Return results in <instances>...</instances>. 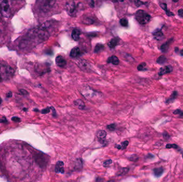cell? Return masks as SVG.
Wrapping results in <instances>:
<instances>
[{"mask_svg":"<svg viewBox=\"0 0 183 182\" xmlns=\"http://www.w3.org/2000/svg\"><path fill=\"white\" fill-rule=\"evenodd\" d=\"M14 74L15 70L11 67L4 64H0V82L11 79Z\"/></svg>","mask_w":183,"mask_h":182,"instance_id":"1","label":"cell"},{"mask_svg":"<svg viewBox=\"0 0 183 182\" xmlns=\"http://www.w3.org/2000/svg\"><path fill=\"white\" fill-rule=\"evenodd\" d=\"M135 17L137 21L141 25H146L151 19V16L142 10L137 11L135 14Z\"/></svg>","mask_w":183,"mask_h":182,"instance_id":"2","label":"cell"},{"mask_svg":"<svg viewBox=\"0 0 183 182\" xmlns=\"http://www.w3.org/2000/svg\"><path fill=\"white\" fill-rule=\"evenodd\" d=\"M10 3L8 1H0V12L5 17H9L11 15Z\"/></svg>","mask_w":183,"mask_h":182,"instance_id":"3","label":"cell"},{"mask_svg":"<svg viewBox=\"0 0 183 182\" xmlns=\"http://www.w3.org/2000/svg\"><path fill=\"white\" fill-rule=\"evenodd\" d=\"M35 161L41 168H44L48 163V160L46 156L41 153H37L34 157Z\"/></svg>","mask_w":183,"mask_h":182,"instance_id":"4","label":"cell"},{"mask_svg":"<svg viewBox=\"0 0 183 182\" xmlns=\"http://www.w3.org/2000/svg\"><path fill=\"white\" fill-rule=\"evenodd\" d=\"M81 92L82 96L86 99H91L95 97L99 94L98 92L88 87L83 88Z\"/></svg>","mask_w":183,"mask_h":182,"instance_id":"5","label":"cell"},{"mask_svg":"<svg viewBox=\"0 0 183 182\" xmlns=\"http://www.w3.org/2000/svg\"><path fill=\"white\" fill-rule=\"evenodd\" d=\"M65 10L69 16L73 17L76 15L77 7L74 1H68L65 4Z\"/></svg>","mask_w":183,"mask_h":182,"instance_id":"6","label":"cell"},{"mask_svg":"<svg viewBox=\"0 0 183 182\" xmlns=\"http://www.w3.org/2000/svg\"><path fill=\"white\" fill-rule=\"evenodd\" d=\"M55 1H43L40 2L39 5L40 9L44 12H47L51 9L54 4H55Z\"/></svg>","mask_w":183,"mask_h":182,"instance_id":"7","label":"cell"},{"mask_svg":"<svg viewBox=\"0 0 183 182\" xmlns=\"http://www.w3.org/2000/svg\"><path fill=\"white\" fill-rule=\"evenodd\" d=\"M107 136V132L103 130H99L96 133V137L98 138L101 144H103L106 140Z\"/></svg>","mask_w":183,"mask_h":182,"instance_id":"8","label":"cell"},{"mask_svg":"<svg viewBox=\"0 0 183 182\" xmlns=\"http://www.w3.org/2000/svg\"><path fill=\"white\" fill-rule=\"evenodd\" d=\"M172 71H173V67L171 66H165L160 69L159 72H158V75L160 76L163 75L165 74L171 73Z\"/></svg>","mask_w":183,"mask_h":182,"instance_id":"9","label":"cell"},{"mask_svg":"<svg viewBox=\"0 0 183 182\" xmlns=\"http://www.w3.org/2000/svg\"><path fill=\"white\" fill-rule=\"evenodd\" d=\"M55 62L56 65L60 67H64L66 64V60L62 56H58L57 57H56Z\"/></svg>","mask_w":183,"mask_h":182,"instance_id":"10","label":"cell"},{"mask_svg":"<svg viewBox=\"0 0 183 182\" xmlns=\"http://www.w3.org/2000/svg\"><path fill=\"white\" fill-rule=\"evenodd\" d=\"M153 35L154 36L155 39L160 41V40H162L165 36L162 30L160 29H156L153 32Z\"/></svg>","mask_w":183,"mask_h":182,"instance_id":"11","label":"cell"},{"mask_svg":"<svg viewBox=\"0 0 183 182\" xmlns=\"http://www.w3.org/2000/svg\"><path fill=\"white\" fill-rule=\"evenodd\" d=\"M173 38H171L170 40H169L167 42H166L165 43H164L161 45L160 48V50L163 53H165L167 52L169 48V47H170V45L171 44V43L173 42Z\"/></svg>","mask_w":183,"mask_h":182,"instance_id":"12","label":"cell"},{"mask_svg":"<svg viewBox=\"0 0 183 182\" xmlns=\"http://www.w3.org/2000/svg\"><path fill=\"white\" fill-rule=\"evenodd\" d=\"M55 171L56 173H60L61 174L64 173V163L62 161H58L55 165Z\"/></svg>","mask_w":183,"mask_h":182,"instance_id":"13","label":"cell"},{"mask_svg":"<svg viewBox=\"0 0 183 182\" xmlns=\"http://www.w3.org/2000/svg\"><path fill=\"white\" fill-rule=\"evenodd\" d=\"M119 39L118 37H115V38H113L110 40L108 43V45L109 48L112 49V48H114L117 46V45L119 43Z\"/></svg>","mask_w":183,"mask_h":182,"instance_id":"14","label":"cell"},{"mask_svg":"<svg viewBox=\"0 0 183 182\" xmlns=\"http://www.w3.org/2000/svg\"><path fill=\"white\" fill-rule=\"evenodd\" d=\"M80 31L79 29L77 28L74 29L72 32L71 36L74 41H78L80 39Z\"/></svg>","mask_w":183,"mask_h":182,"instance_id":"15","label":"cell"},{"mask_svg":"<svg viewBox=\"0 0 183 182\" xmlns=\"http://www.w3.org/2000/svg\"><path fill=\"white\" fill-rule=\"evenodd\" d=\"M107 63L109 64L111 63L115 65H117L119 63V60L116 56H112L108 59Z\"/></svg>","mask_w":183,"mask_h":182,"instance_id":"16","label":"cell"},{"mask_svg":"<svg viewBox=\"0 0 183 182\" xmlns=\"http://www.w3.org/2000/svg\"><path fill=\"white\" fill-rule=\"evenodd\" d=\"M80 54V50L78 47L73 48L70 52V56L72 58H76L79 56Z\"/></svg>","mask_w":183,"mask_h":182,"instance_id":"17","label":"cell"},{"mask_svg":"<svg viewBox=\"0 0 183 182\" xmlns=\"http://www.w3.org/2000/svg\"><path fill=\"white\" fill-rule=\"evenodd\" d=\"M161 8H162V9L165 10V13L168 16H169V17H170V16H174V13L170 11H169L167 9V4H166V3H161L160 4Z\"/></svg>","mask_w":183,"mask_h":182,"instance_id":"18","label":"cell"},{"mask_svg":"<svg viewBox=\"0 0 183 182\" xmlns=\"http://www.w3.org/2000/svg\"><path fill=\"white\" fill-rule=\"evenodd\" d=\"M177 96H178V92H177L176 91H174L173 93H172L170 97L166 100V101H165L166 103L169 104V103H173V101L176 99Z\"/></svg>","mask_w":183,"mask_h":182,"instance_id":"19","label":"cell"},{"mask_svg":"<svg viewBox=\"0 0 183 182\" xmlns=\"http://www.w3.org/2000/svg\"><path fill=\"white\" fill-rule=\"evenodd\" d=\"M78 66L83 70H85V69L89 68V67H88V66H89L88 64L84 60H81L79 61Z\"/></svg>","mask_w":183,"mask_h":182,"instance_id":"20","label":"cell"},{"mask_svg":"<svg viewBox=\"0 0 183 182\" xmlns=\"http://www.w3.org/2000/svg\"><path fill=\"white\" fill-rule=\"evenodd\" d=\"M74 104L75 105H76L78 107V108L79 109H83L85 108V103H84V101L80 99L76 100L74 101Z\"/></svg>","mask_w":183,"mask_h":182,"instance_id":"21","label":"cell"},{"mask_svg":"<svg viewBox=\"0 0 183 182\" xmlns=\"http://www.w3.org/2000/svg\"><path fill=\"white\" fill-rule=\"evenodd\" d=\"M163 171V168L162 167H160L158 168H155L153 172H154V174L156 177H160V176L162 175Z\"/></svg>","mask_w":183,"mask_h":182,"instance_id":"22","label":"cell"},{"mask_svg":"<svg viewBox=\"0 0 183 182\" xmlns=\"http://www.w3.org/2000/svg\"><path fill=\"white\" fill-rule=\"evenodd\" d=\"M167 61V59L166 57L164 55H161L157 59L156 62L160 65H162V64H165Z\"/></svg>","mask_w":183,"mask_h":182,"instance_id":"23","label":"cell"},{"mask_svg":"<svg viewBox=\"0 0 183 182\" xmlns=\"http://www.w3.org/2000/svg\"><path fill=\"white\" fill-rule=\"evenodd\" d=\"M74 168L75 169L79 170V169H82V159H77V161L75 162V165H74Z\"/></svg>","mask_w":183,"mask_h":182,"instance_id":"24","label":"cell"},{"mask_svg":"<svg viewBox=\"0 0 183 182\" xmlns=\"http://www.w3.org/2000/svg\"><path fill=\"white\" fill-rule=\"evenodd\" d=\"M103 49H104V45L103 44L101 43H98L95 45V49H94V52L98 53L99 52L101 51Z\"/></svg>","mask_w":183,"mask_h":182,"instance_id":"25","label":"cell"},{"mask_svg":"<svg viewBox=\"0 0 183 182\" xmlns=\"http://www.w3.org/2000/svg\"><path fill=\"white\" fill-rule=\"evenodd\" d=\"M82 23L85 24L90 25V24H92L94 23V20L89 17H85L83 18Z\"/></svg>","mask_w":183,"mask_h":182,"instance_id":"26","label":"cell"},{"mask_svg":"<svg viewBox=\"0 0 183 182\" xmlns=\"http://www.w3.org/2000/svg\"><path fill=\"white\" fill-rule=\"evenodd\" d=\"M146 64L145 63H142L137 67V69H138V71H145L146 70Z\"/></svg>","mask_w":183,"mask_h":182,"instance_id":"27","label":"cell"},{"mask_svg":"<svg viewBox=\"0 0 183 182\" xmlns=\"http://www.w3.org/2000/svg\"><path fill=\"white\" fill-rule=\"evenodd\" d=\"M128 20L127 19L125 18L121 19L120 20V24L123 27H127L128 26Z\"/></svg>","mask_w":183,"mask_h":182,"instance_id":"28","label":"cell"},{"mask_svg":"<svg viewBox=\"0 0 183 182\" xmlns=\"http://www.w3.org/2000/svg\"><path fill=\"white\" fill-rule=\"evenodd\" d=\"M116 125L114 124H110L107 126L108 129H109L110 131H114L116 129Z\"/></svg>","mask_w":183,"mask_h":182,"instance_id":"29","label":"cell"},{"mask_svg":"<svg viewBox=\"0 0 183 182\" xmlns=\"http://www.w3.org/2000/svg\"><path fill=\"white\" fill-rule=\"evenodd\" d=\"M128 145V141H124L122 143V144H120V146H121V149H124L126 148Z\"/></svg>","mask_w":183,"mask_h":182,"instance_id":"30","label":"cell"},{"mask_svg":"<svg viewBox=\"0 0 183 182\" xmlns=\"http://www.w3.org/2000/svg\"><path fill=\"white\" fill-rule=\"evenodd\" d=\"M112 160H106V161H105L103 163V166L105 167H108L109 165H111L112 164Z\"/></svg>","mask_w":183,"mask_h":182,"instance_id":"31","label":"cell"},{"mask_svg":"<svg viewBox=\"0 0 183 182\" xmlns=\"http://www.w3.org/2000/svg\"><path fill=\"white\" fill-rule=\"evenodd\" d=\"M130 160L132 161H137V160L138 159V157H137V155H132L130 157Z\"/></svg>","mask_w":183,"mask_h":182,"instance_id":"32","label":"cell"},{"mask_svg":"<svg viewBox=\"0 0 183 182\" xmlns=\"http://www.w3.org/2000/svg\"><path fill=\"white\" fill-rule=\"evenodd\" d=\"M178 148L177 145L176 144H167L166 145V148L167 149H171V148H174V149H176Z\"/></svg>","mask_w":183,"mask_h":182,"instance_id":"33","label":"cell"},{"mask_svg":"<svg viewBox=\"0 0 183 182\" xmlns=\"http://www.w3.org/2000/svg\"><path fill=\"white\" fill-rule=\"evenodd\" d=\"M174 114H179L181 116H183V112H182L181 109H176V110L174 111Z\"/></svg>","mask_w":183,"mask_h":182,"instance_id":"34","label":"cell"},{"mask_svg":"<svg viewBox=\"0 0 183 182\" xmlns=\"http://www.w3.org/2000/svg\"><path fill=\"white\" fill-rule=\"evenodd\" d=\"M12 121L16 122H19L21 121V119L19 118V117H17V116H13L11 118Z\"/></svg>","mask_w":183,"mask_h":182,"instance_id":"35","label":"cell"},{"mask_svg":"<svg viewBox=\"0 0 183 182\" xmlns=\"http://www.w3.org/2000/svg\"><path fill=\"white\" fill-rule=\"evenodd\" d=\"M19 92H20V93L21 95H24V96H26V95H28V92L25 89H20L19 90Z\"/></svg>","mask_w":183,"mask_h":182,"instance_id":"36","label":"cell"},{"mask_svg":"<svg viewBox=\"0 0 183 182\" xmlns=\"http://www.w3.org/2000/svg\"><path fill=\"white\" fill-rule=\"evenodd\" d=\"M50 112V108H47L44 109H42L41 111V113L42 114H47L48 113Z\"/></svg>","mask_w":183,"mask_h":182,"instance_id":"37","label":"cell"},{"mask_svg":"<svg viewBox=\"0 0 183 182\" xmlns=\"http://www.w3.org/2000/svg\"><path fill=\"white\" fill-rule=\"evenodd\" d=\"M134 3H135V4H136L137 7H140V6H141V5L145 4L144 2H142L141 1H134Z\"/></svg>","mask_w":183,"mask_h":182,"instance_id":"38","label":"cell"},{"mask_svg":"<svg viewBox=\"0 0 183 182\" xmlns=\"http://www.w3.org/2000/svg\"><path fill=\"white\" fill-rule=\"evenodd\" d=\"M3 32V24L2 23V21H0V36L2 34Z\"/></svg>","mask_w":183,"mask_h":182,"instance_id":"39","label":"cell"},{"mask_svg":"<svg viewBox=\"0 0 183 182\" xmlns=\"http://www.w3.org/2000/svg\"><path fill=\"white\" fill-rule=\"evenodd\" d=\"M178 14L180 16V17H182V18H183V9H179L178 11Z\"/></svg>","mask_w":183,"mask_h":182,"instance_id":"40","label":"cell"},{"mask_svg":"<svg viewBox=\"0 0 183 182\" xmlns=\"http://www.w3.org/2000/svg\"><path fill=\"white\" fill-rule=\"evenodd\" d=\"M163 137L164 138H165V140H168V139L170 137V136H169V135H168V133L167 132H164L163 133Z\"/></svg>","mask_w":183,"mask_h":182,"instance_id":"41","label":"cell"},{"mask_svg":"<svg viewBox=\"0 0 183 182\" xmlns=\"http://www.w3.org/2000/svg\"><path fill=\"white\" fill-rule=\"evenodd\" d=\"M12 93L11 91L9 92L7 94V98H11V97H12Z\"/></svg>","mask_w":183,"mask_h":182,"instance_id":"42","label":"cell"},{"mask_svg":"<svg viewBox=\"0 0 183 182\" xmlns=\"http://www.w3.org/2000/svg\"><path fill=\"white\" fill-rule=\"evenodd\" d=\"M89 5H90V6L91 7H92V8L94 7V5H94V1H91Z\"/></svg>","mask_w":183,"mask_h":182,"instance_id":"43","label":"cell"},{"mask_svg":"<svg viewBox=\"0 0 183 182\" xmlns=\"http://www.w3.org/2000/svg\"><path fill=\"white\" fill-rule=\"evenodd\" d=\"M7 120L5 119H0V123H5V122H7Z\"/></svg>","mask_w":183,"mask_h":182,"instance_id":"44","label":"cell"},{"mask_svg":"<svg viewBox=\"0 0 183 182\" xmlns=\"http://www.w3.org/2000/svg\"><path fill=\"white\" fill-rule=\"evenodd\" d=\"M50 108L52 109V110H53V116H55V115H56V112H55V110L54 108H53V107H51Z\"/></svg>","mask_w":183,"mask_h":182,"instance_id":"45","label":"cell"},{"mask_svg":"<svg viewBox=\"0 0 183 182\" xmlns=\"http://www.w3.org/2000/svg\"><path fill=\"white\" fill-rule=\"evenodd\" d=\"M174 51H175V52H178V51H179V49H178V48L176 47V48H175V49H174Z\"/></svg>","mask_w":183,"mask_h":182,"instance_id":"46","label":"cell"},{"mask_svg":"<svg viewBox=\"0 0 183 182\" xmlns=\"http://www.w3.org/2000/svg\"><path fill=\"white\" fill-rule=\"evenodd\" d=\"M180 55H181L182 56H183V49L181 50V51H180Z\"/></svg>","mask_w":183,"mask_h":182,"instance_id":"47","label":"cell"},{"mask_svg":"<svg viewBox=\"0 0 183 182\" xmlns=\"http://www.w3.org/2000/svg\"><path fill=\"white\" fill-rule=\"evenodd\" d=\"M23 110H24V111H27V108H23Z\"/></svg>","mask_w":183,"mask_h":182,"instance_id":"48","label":"cell"},{"mask_svg":"<svg viewBox=\"0 0 183 182\" xmlns=\"http://www.w3.org/2000/svg\"><path fill=\"white\" fill-rule=\"evenodd\" d=\"M2 103V100L1 98V97H0V104H1Z\"/></svg>","mask_w":183,"mask_h":182,"instance_id":"49","label":"cell"},{"mask_svg":"<svg viewBox=\"0 0 183 182\" xmlns=\"http://www.w3.org/2000/svg\"><path fill=\"white\" fill-rule=\"evenodd\" d=\"M34 111H36V112H38V111H39V110H38V109H34Z\"/></svg>","mask_w":183,"mask_h":182,"instance_id":"50","label":"cell"}]
</instances>
